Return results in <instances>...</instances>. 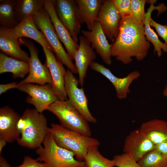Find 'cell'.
<instances>
[{
    "mask_svg": "<svg viewBox=\"0 0 167 167\" xmlns=\"http://www.w3.org/2000/svg\"><path fill=\"white\" fill-rule=\"evenodd\" d=\"M113 160L117 167H141L130 155L125 153L115 156Z\"/></svg>",
    "mask_w": 167,
    "mask_h": 167,
    "instance_id": "31",
    "label": "cell"
},
{
    "mask_svg": "<svg viewBox=\"0 0 167 167\" xmlns=\"http://www.w3.org/2000/svg\"><path fill=\"white\" fill-rule=\"evenodd\" d=\"M114 7L122 17L131 16V0H112Z\"/></svg>",
    "mask_w": 167,
    "mask_h": 167,
    "instance_id": "32",
    "label": "cell"
},
{
    "mask_svg": "<svg viewBox=\"0 0 167 167\" xmlns=\"http://www.w3.org/2000/svg\"><path fill=\"white\" fill-rule=\"evenodd\" d=\"M81 32L104 62L107 65H111L112 44L109 43L99 23L95 21L91 30H82Z\"/></svg>",
    "mask_w": 167,
    "mask_h": 167,
    "instance_id": "15",
    "label": "cell"
},
{
    "mask_svg": "<svg viewBox=\"0 0 167 167\" xmlns=\"http://www.w3.org/2000/svg\"><path fill=\"white\" fill-rule=\"evenodd\" d=\"M17 89L27 93L26 102L33 105L38 112L42 113L58 100L49 84L35 85L28 83L18 84Z\"/></svg>",
    "mask_w": 167,
    "mask_h": 167,
    "instance_id": "9",
    "label": "cell"
},
{
    "mask_svg": "<svg viewBox=\"0 0 167 167\" xmlns=\"http://www.w3.org/2000/svg\"><path fill=\"white\" fill-rule=\"evenodd\" d=\"M163 95L167 98V85L163 91Z\"/></svg>",
    "mask_w": 167,
    "mask_h": 167,
    "instance_id": "39",
    "label": "cell"
},
{
    "mask_svg": "<svg viewBox=\"0 0 167 167\" xmlns=\"http://www.w3.org/2000/svg\"><path fill=\"white\" fill-rule=\"evenodd\" d=\"M90 67L91 69L101 74L108 79L114 86L116 92L119 90L123 82V78L117 77L109 69L96 62H93Z\"/></svg>",
    "mask_w": 167,
    "mask_h": 167,
    "instance_id": "28",
    "label": "cell"
},
{
    "mask_svg": "<svg viewBox=\"0 0 167 167\" xmlns=\"http://www.w3.org/2000/svg\"><path fill=\"white\" fill-rule=\"evenodd\" d=\"M19 38L13 28L0 27V49L1 53L17 59L28 62L30 57L20 46Z\"/></svg>",
    "mask_w": 167,
    "mask_h": 167,
    "instance_id": "16",
    "label": "cell"
},
{
    "mask_svg": "<svg viewBox=\"0 0 167 167\" xmlns=\"http://www.w3.org/2000/svg\"><path fill=\"white\" fill-rule=\"evenodd\" d=\"M0 3V26L14 28L18 24L16 19V0H1Z\"/></svg>",
    "mask_w": 167,
    "mask_h": 167,
    "instance_id": "25",
    "label": "cell"
},
{
    "mask_svg": "<svg viewBox=\"0 0 167 167\" xmlns=\"http://www.w3.org/2000/svg\"><path fill=\"white\" fill-rule=\"evenodd\" d=\"M18 83L15 82H13L6 84H0V94L1 95L8 90L16 88H17Z\"/></svg>",
    "mask_w": 167,
    "mask_h": 167,
    "instance_id": "35",
    "label": "cell"
},
{
    "mask_svg": "<svg viewBox=\"0 0 167 167\" xmlns=\"http://www.w3.org/2000/svg\"><path fill=\"white\" fill-rule=\"evenodd\" d=\"M42 144L37 148L36 160L43 162L47 167H82L84 161L77 160L72 152L59 146L49 132Z\"/></svg>",
    "mask_w": 167,
    "mask_h": 167,
    "instance_id": "4",
    "label": "cell"
},
{
    "mask_svg": "<svg viewBox=\"0 0 167 167\" xmlns=\"http://www.w3.org/2000/svg\"><path fill=\"white\" fill-rule=\"evenodd\" d=\"M42 48L45 57V64L51 76V85L53 90L58 100H67L65 87L66 71L63 64L56 58L52 51L45 47Z\"/></svg>",
    "mask_w": 167,
    "mask_h": 167,
    "instance_id": "12",
    "label": "cell"
},
{
    "mask_svg": "<svg viewBox=\"0 0 167 167\" xmlns=\"http://www.w3.org/2000/svg\"><path fill=\"white\" fill-rule=\"evenodd\" d=\"M87 167H114L113 160H109L102 156L98 149V146L90 148L84 161Z\"/></svg>",
    "mask_w": 167,
    "mask_h": 167,
    "instance_id": "26",
    "label": "cell"
},
{
    "mask_svg": "<svg viewBox=\"0 0 167 167\" xmlns=\"http://www.w3.org/2000/svg\"><path fill=\"white\" fill-rule=\"evenodd\" d=\"M150 26L155 28L158 35L164 40L165 43L167 45V25H162L151 18Z\"/></svg>",
    "mask_w": 167,
    "mask_h": 167,
    "instance_id": "33",
    "label": "cell"
},
{
    "mask_svg": "<svg viewBox=\"0 0 167 167\" xmlns=\"http://www.w3.org/2000/svg\"><path fill=\"white\" fill-rule=\"evenodd\" d=\"M49 132L59 146L73 152L79 161H84L90 148L100 145L97 139L69 130L61 125L52 124Z\"/></svg>",
    "mask_w": 167,
    "mask_h": 167,
    "instance_id": "3",
    "label": "cell"
},
{
    "mask_svg": "<svg viewBox=\"0 0 167 167\" xmlns=\"http://www.w3.org/2000/svg\"><path fill=\"white\" fill-rule=\"evenodd\" d=\"M82 167H87L85 165Z\"/></svg>",
    "mask_w": 167,
    "mask_h": 167,
    "instance_id": "40",
    "label": "cell"
},
{
    "mask_svg": "<svg viewBox=\"0 0 167 167\" xmlns=\"http://www.w3.org/2000/svg\"><path fill=\"white\" fill-rule=\"evenodd\" d=\"M145 0H131V16L138 22L143 23L144 19Z\"/></svg>",
    "mask_w": 167,
    "mask_h": 167,
    "instance_id": "30",
    "label": "cell"
},
{
    "mask_svg": "<svg viewBox=\"0 0 167 167\" xmlns=\"http://www.w3.org/2000/svg\"><path fill=\"white\" fill-rule=\"evenodd\" d=\"M155 149L167 157V141L155 145Z\"/></svg>",
    "mask_w": 167,
    "mask_h": 167,
    "instance_id": "36",
    "label": "cell"
},
{
    "mask_svg": "<svg viewBox=\"0 0 167 167\" xmlns=\"http://www.w3.org/2000/svg\"><path fill=\"white\" fill-rule=\"evenodd\" d=\"M13 29L19 38L23 37L30 38L37 42L42 47H45L53 51L43 33L36 26L33 16L24 18Z\"/></svg>",
    "mask_w": 167,
    "mask_h": 167,
    "instance_id": "20",
    "label": "cell"
},
{
    "mask_svg": "<svg viewBox=\"0 0 167 167\" xmlns=\"http://www.w3.org/2000/svg\"><path fill=\"white\" fill-rule=\"evenodd\" d=\"M150 46L144 35L143 23L137 22L131 16L122 17L118 34L112 44V56L128 64L133 61L132 57L138 61L143 60Z\"/></svg>",
    "mask_w": 167,
    "mask_h": 167,
    "instance_id": "1",
    "label": "cell"
},
{
    "mask_svg": "<svg viewBox=\"0 0 167 167\" xmlns=\"http://www.w3.org/2000/svg\"><path fill=\"white\" fill-rule=\"evenodd\" d=\"M141 133L155 145L167 141V121L154 119L143 122L139 129Z\"/></svg>",
    "mask_w": 167,
    "mask_h": 167,
    "instance_id": "21",
    "label": "cell"
},
{
    "mask_svg": "<svg viewBox=\"0 0 167 167\" xmlns=\"http://www.w3.org/2000/svg\"><path fill=\"white\" fill-rule=\"evenodd\" d=\"M20 45L26 47L28 49L30 56L28 63L29 71L28 76L18 83V84L36 83L39 85L46 84L51 85L52 79L49 71L46 65L43 64L39 59L38 51L33 43L25 38L19 39Z\"/></svg>",
    "mask_w": 167,
    "mask_h": 167,
    "instance_id": "7",
    "label": "cell"
},
{
    "mask_svg": "<svg viewBox=\"0 0 167 167\" xmlns=\"http://www.w3.org/2000/svg\"><path fill=\"white\" fill-rule=\"evenodd\" d=\"M140 76V73L137 71L131 72L123 77V81L120 90L116 93L117 97L119 99H126L130 92L129 87L132 82Z\"/></svg>",
    "mask_w": 167,
    "mask_h": 167,
    "instance_id": "29",
    "label": "cell"
},
{
    "mask_svg": "<svg viewBox=\"0 0 167 167\" xmlns=\"http://www.w3.org/2000/svg\"><path fill=\"white\" fill-rule=\"evenodd\" d=\"M33 18L38 28L43 33L56 54V58L73 74H77L75 66L65 50L54 29L47 12L44 7L35 15Z\"/></svg>",
    "mask_w": 167,
    "mask_h": 167,
    "instance_id": "6",
    "label": "cell"
},
{
    "mask_svg": "<svg viewBox=\"0 0 167 167\" xmlns=\"http://www.w3.org/2000/svg\"><path fill=\"white\" fill-rule=\"evenodd\" d=\"M79 48L75 54L74 60L79 83L83 86L88 68L96 58V55L90 43L84 36H79Z\"/></svg>",
    "mask_w": 167,
    "mask_h": 167,
    "instance_id": "17",
    "label": "cell"
},
{
    "mask_svg": "<svg viewBox=\"0 0 167 167\" xmlns=\"http://www.w3.org/2000/svg\"><path fill=\"white\" fill-rule=\"evenodd\" d=\"M20 116L8 106L0 109V138L7 142L17 141L20 134L18 123Z\"/></svg>",
    "mask_w": 167,
    "mask_h": 167,
    "instance_id": "18",
    "label": "cell"
},
{
    "mask_svg": "<svg viewBox=\"0 0 167 167\" xmlns=\"http://www.w3.org/2000/svg\"><path fill=\"white\" fill-rule=\"evenodd\" d=\"M149 2L150 5L147 9L145 15L143 24L144 25V35L148 41L151 42L154 47V53H156L158 57H161L162 54V50L167 53V45L160 40L158 36L150 26V19L152 11L156 10L158 11L157 16L167 10V6L164 3H160L156 6H154L156 0H150Z\"/></svg>",
    "mask_w": 167,
    "mask_h": 167,
    "instance_id": "19",
    "label": "cell"
},
{
    "mask_svg": "<svg viewBox=\"0 0 167 167\" xmlns=\"http://www.w3.org/2000/svg\"><path fill=\"white\" fill-rule=\"evenodd\" d=\"M0 167H11L6 160L1 156H0Z\"/></svg>",
    "mask_w": 167,
    "mask_h": 167,
    "instance_id": "37",
    "label": "cell"
},
{
    "mask_svg": "<svg viewBox=\"0 0 167 167\" xmlns=\"http://www.w3.org/2000/svg\"><path fill=\"white\" fill-rule=\"evenodd\" d=\"M47 110L54 115L60 125L65 128L91 136V131L88 122L68 100H58L51 105Z\"/></svg>",
    "mask_w": 167,
    "mask_h": 167,
    "instance_id": "5",
    "label": "cell"
},
{
    "mask_svg": "<svg viewBox=\"0 0 167 167\" xmlns=\"http://www.w3.org/2000/svg\"><path fill=\"white\" fill-rule=\"evenodd\" d=\"M55 11L60 21L77 43L80 32V22L78 6L75 0H53Z\"/></svg>",
    "mask_w": 167,
    "mask_h": 167,
    "instance_id": "10",
    "label": "cell"
},
{
    "mask_svg": "<svg viewBox=\"0 0 167 167\" xmlns=\"http://www.w3.org/2000/svg\"><path fill=\"white\" fill-rule=\"evenodd\" d=\"M29 71L28 62L17 59L0 53V74L11 72L14 78H23L29 73Z\"/></svg>",
    "mask_w": 167,
    "mask_h": 167,
    "instance_id": "23",
    "label": "cell"
},
{
    "mask_svg": "<svg viewBox=\"0 0 167 167\" xmlns=\"http://www.w3.org/2000/svg\"><path fill=\"white\" fill-rule=\"evenodd\" d=\"M16 167H47L46 164L38 162L29 156L24 157L23 162L20 165Z\"/></svg>",
    "mask_w": 167,
    "mask_h": 167,
    "instance_id": "34",
    "label": "cell"
},
{
    "mask_svg": "<svg viewBox=\"0 0 167 167\" xmlns=\"http://www.w3.org/2000/svg\"><path fill=\"white\" fill-rule=\"evenodd\" d=\"M121 19L112 0H103L96 21L99 23L106 36L112 43L118 34Z\"/></svg>",
    "mask_w": 167,
    "mask_h": 167,
    "instance_id": "11",
    "label": "cell"
},
{
    "mask_svg": "<svg viewBox=\"0 0 167 167\" xmlns=\"http://www.w3.org/2000/svg\"><path fill=\"white\" fill-rule=\"evenodd\" d=\"M20 136L17 141L20 146L30 149L42 145L49 132L45 116L35 109H26L18 123Z\"/></svg>",
    "mask_w": 167,
    "mask_h": 167,
    "instance_id": "2",
    "label": "cell"
},
{
    "mask_svg": "<svg viewBox=\"0 0 167 167\" xmlns=\"http://www.w3.org/2000/svg\"><path fill=\"white\" fill-rule=\"evenodd\" d=\"M137 162L141 167H167V157L155 149L146 153Z\"/></svg>",
    "mask_w": 167,
    "mask_h": 167,
    "instance_id": "27",
    "label": "cell"
},
{
    "mask_svg": "<svg viewBox=\"0 0 167 167\" xmlns=\"http://www.w3.org/2000/svg\"><path fill=\"white\" fill-rule=\"evenodd\" d=\"M155 149V145L143 136L139 129L131 131L126 136L123 151L138 162L146 153Z\"/></svg>",
    "mask_w": 167,
    "mask_h": 167,
    "instance_id": "14",
    "label": "cell"
},
{
    "mask_svg": "<svg viewBox=\"0 0 167 167\" xmlns=\"http://www.w3.org/2000/svg\"><path fill=\"white\" fill-rule=\"evenodd\" d=\"M44 0H18L16 5L17 21L19 23L29 16H34L44 7Z\"/></svg>",
    "mask_w": 167,
    "mask_h": 167,
    "instance_id": "24",
    "label": "cell"
},
{
    "mask_svg": "<svg viewBox=\"0 0 167 167\" xmlns=\"http://www.w3.org/2000/svg\"><path fill=\"white\" fill-rule=\"evenodd\" d=\"M44 8L49 16L60 41L63 44L71 58L74 60L79 45L74 41L69 31L59 19L55 11L53 0H45Z\"/></svg>",
    "mask_w": 167,
    "mask_h": 167,
    "instance_id": "13",
    "label": "cell"
},
{
    "mask_svg": "<svg viewBox=\"0 0 167 167\" xmlns=\"http://www.w3.org/2000/svg\"><path fill=\"white\" fill-rule=\"evenodd\" d=\"M81 24H85L88 31L92 29L102 5L101 0H76Z\"/></svg>",
    "mask_w": 167,
    "mask_h": 167,
    "instance_id": "22",
    "label": "cell"
},
{
    "mask_svg": "<svg viewBox=\"0 0 167 167\" xmlns=\"http://www.w3.org/2000/svg\"><path fill=\"white\" fill-rule=\"evenodd\" d=\"M6 142L3 139L0 138V153L1 154L2 149L6 144Z\"/></svg>",
    "mask_w": 167,
    "mask_h": 167,
    "instance_id": "38",
    "label": "cell"
},
{
    "mask_svg": "<svg viewBox=\"0 0 167 167\" xmlns=\"http://www.w3.org/2000/svg\"><path fill=\"white\" fill-rule=\"evenodd\" d=\"M79 84L78 79L68 69L65 77V87L68 100L88 122L96 123L97 119L89 109L88 100L84 90L82 88L79 87Z\"/></svg>",
    "mask_w": 167,
    "mask_h": 167,
    "instance_id": "8",
    "label": "cell"
}]
</instances>
